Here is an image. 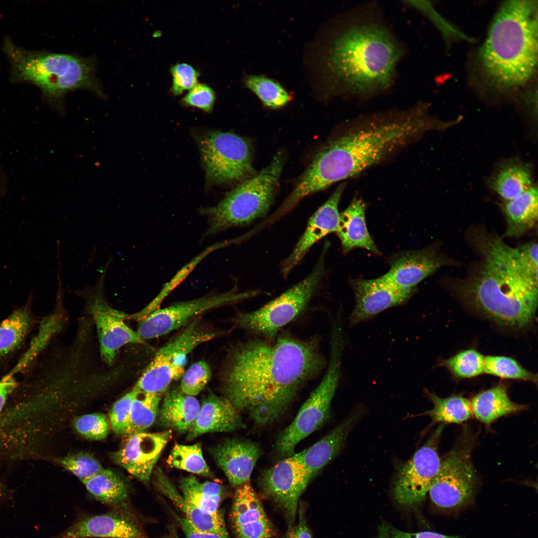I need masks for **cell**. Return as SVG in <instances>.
Segmentation results:
<instances>
[{
  "instance_id": "1",
  "label": "cell",
  "mask_w": 538,
  "mask_h": 538,
  "mask_svg": "<svg viewBox=\"0 0 538 538\" xmlns=\"http://www.w3.org/2000/svg\"><path fill=\"white\" fill-rule=\"evenodd\" d=\"M319 339L284 334L270 340L254 339L232 347L220 379L223 396L257 424L280 417L300 389L323 368Z\"/></svg>"
},
{
  "instance_id": "2",
  "label": "cell",
  "mask_w": 538,
  "mask_h": 538,
  "mask_svg": "<svg viewBox=\"0 0 538 538\" xmlns=\"http://www.w3.org/2000/svg\"><path fill=\"white\" fill-rule=\"evenodd\" d=\"M375 8L348 13L326 38L320 63L332 95L366 99L394 82L404 49Z\"/></svg>"
},
{
  "instance_id": "3",
  "label": "cell",
  "mask_w": 538,
  "mask_h": 538,
  "mask_svg": "<svg viewBox=\"0 0 538 538\" xmlns=\"http://www.w3.org/2000/svg\"><path fill=\"white\" fill-rule=\"evenodd\" d=\"M448 127L430 116L423 104L360 120L319 150L295 191L305 197L323 190L383 161L425 133Z\"/></svg>"
},
{
  "instance_id": "4",
  "label": "cell",
  "mask_w": 538,
  "mask_h": 538,
  "mask_svg": "<svg viewBox=\"0 0 538 538\" xmlns=\"http://www.w3.org/2000/svg\"><path fill=\"white\" fill-rule=\"evenodd\" d=\"M471 237L482 263L465 285L466 297L501 325L526 327L536 312L538 281L525 269L517 248L482 230H473Z\"/></svg>"
},
{
  "instance_id": "5",
  "label": "cell",
  "mask_w": 538,
  "mask_h": 538,
  "mask_svg": "<svg viewBox=\"0 0 538 538\" xmlns=\"http://www.w3.org/2000/svg\"><path fill=\"white\" fill-rule=\"evenodd\" d=\"M538 2L509 0L493 20L480 52L481 66L497 88L524 85L533 76L538 61Z\"/></svg>"
},
{
  "instance_id": "6",
  "label": "cell",
  "mask_w": 538,
  "mask_h": 538,
  "mask_svg": "<svg viewBox=\"0 0 538 538\" xmlns=\"http://www.w3.org/2000/svg\"><path fill=\"white\" fill-rule=\"evenodd\" d=\"M4 51L17 80L34 84L47 99L61 105L65 95L87 89L103 96L93 60L76 55L27 50L7 38Z\"/></svg>"
},
{
  "instance_id": "7",
  "label": "cell",
  "mask_w": 538,
  "mask_h": 538,
  "mask_svg": "<svg viewBox=\"0 0 538 538\" xmlns=\"http://www.w3.org/2000/svg\"><path fill=\"white\" fill-rule=\"evenodd\" d=\"M283 165V155H276L270 163L229 192L218 204L200 212L206 216V235L243 226L263 217L269 209Z\"/></svg>"
},
{
  "instance_id": "8",
  "label": "cell",
  "mask_w": 538,
  "mask_h": 538,
  "mask_svg": "<svg viewBox=\"0 0 538 538\" xmlns=\"http://www.w3.org/2000/svg\"><path fill=\"white\" fill-rule=\"evenodd\" d=\"M344 335L335 330L330 338V358L322 380L300 408L292 422L278 436L276 448L283 457L294 454L302 440L319 428L330 416L332 401L340 376Z\"/></svg>"
},
{
  "instance_id": "9",
  "label": "cell",
  "mask_w": 538,
  "mask_h": 538,
  "mask_svg": "<svg viewBox=\"0 0 538 538\" xmlns=\"http://www.w3.org/2000/svg\"><path fill=\"white\" fill-rule=\"evenodd\" d=\"M321 255L313 270L303 280L259 309L238 315L236 326L273 340L279 331L306 308L324 273Z\"/></svg>"
},
{
  "instance_id": "10",
  "label": "cell",
  "mask_w": 538,
  "mask_h": 538,
  "mask_svg": "<svg viewBox=\"0 0 538 538\" xmlns=\"http://www.w3.org/2000/svg\"><path fill=\"white\" fill-rule=\"evenodd\" d=\"M198 319L192 321L174 339L159 349L144 369L134 388L142 393L161 395L171 382L181 378L188 355L199 345L220 334L200 327Z\"/></svg>"
},
{
  "instance_id": "11",
  "label": "cell",
  "mask_w": 538,
  "mask_h": 538,
  "mask_svg": "<svg viewBox=\"0 0 538 538\" xmlns=\"http://www.w3.org/2000/svg\"><path fill=\"white\" fill-rule=\"evenodd\" d=\"M474 438L466 430L441 459L428 493L436 506L443 508L460 506L473 495L477 480L471 457Z\"/></svg>"
},
{
  "instance_id": "12",
  "label": "cell",
  "mask_w": 538,
  "mask_h": 538,
  "mask_svg": "<svg viewBox=\"0 0 538 538\" xmlns=\"http://www.w3.org/2000/svg\"><path fill=\"white\" fill-rule=\"evenodd\" d=\"M199 145L210 182L231 183L252 176L251 147L242 137L231 133L213 132L203 136Z\"/></svg>"
},
{
  "instance_id": "13",
  "label": "cell",
  "mask_w": 538,
  "mask_h": 538,
  "mask_svg": "<svg viewBox=\"0 0 538 538\" xmlns=\"http://www.w3.org/2000/svg\"><path fill=\"white\" fill-rule=\"evenodd\" d=\"M259 294L257 291L239 292L235 287L220 293L180 301L158 308L141 319L137 332L144 341L165 335L212 309L235 303Z\"/></svg>"
},
{
  "instance_id": "14",
  "label": "cell",
  "mask_w": 538,
  "mask_h": 538,
  "mask_svg": "<svg viewBox=\"0 0 538 538\" xmlns=\"http://www.w3.org/2000/svg\"><path fill=\"white\" fill-rule=\"evenodd\" d=\"M443 426V424L440 425L426 443L399 470L395 484L394 496L400 504L409 506L417 504L428 494L440 464L437 445Z\"/></svg>"
},
{
  "instance_id": "15",
  "label": "cell",
  "mask_w": 538,
  "mask_h": 538,
  "mask_svg": "<svg viewBox=\"0 0 538 538\" xmlns=\"http://www.w3.org/2000/svg\"><path fill=\"white\" fill-rule=\"evenodd\" d=\"M311 480L302 461V451L279 461L264 471L260 485L265 496L284 511L289 526L293 524L300 496Z\"/></svg>"
},
{
  "instance_id": "16",
  "label": "cell",
  "mask_w": 538,
  "mask_h": 538,
  "mask_svg": "<svg viewBox=\"0 0 538 538\" xmlns=\"http://www.w3.org/2000/svg\"><path fill=\"white\" fill-rule=\"evenodd\" d=\"M55 538H148L127 503L106 513L79 518Z\"/></svg>"
},
{
  "instance_id": "17",
  "label": "cell",
  "mask_w": 538,
  "mask_h": 538,
  "mask_svg": "<svg viewBox=\"0 0 538 538\" xmlns=\"http://www.w3.org/2000/svg\"><path fill=\"white\" fill-rule=\"evenodd\" d=\"M355 304L349 320L351 326L366 321L391 307L405 303L415 290L400 288L383 275L375 279H352Z\"/></svg>"
},
{
  "instance_id": "18",
  "label": "cell",
  "mask_w": 538,
  "mask_h": 538,
  "mask_svg": "<svg viewBox=\"0 0 538 538\" xmlns=\"http://www.w3.org/2000/svg\"><path fill=\"white\" fill-rule=\"evenodd\" d=\"M172 438V430L148 433L141 432L128 435L123 445L112 454L117 464L131 474L148 482L164 448Z\"/></svg>"
},
{
  "instance_id": "19",
  "label": "cell",
  "mask_w": 538,
  "mask_h": 538,
  "mask_svg": "<svg viewBox=\"0 0 538 538\" xmlns=\"http://www.w3.org/2000/svg\"><path fill=\"white\" fill-rule=\"evenodd\" d=\"M389 263L390 269L383 276L400 288L415 290L421 281L450 262L433 246L398 253Z\"/></svg>"
},
{
  "instance_id": "20",
  "label": "cell",
  "mask_w": 538,
  "mask_h": 538,
  "mask_svg": "<svg viewBox=\"0 0 538 538\" xmlns=\"http://www.w3.org/2000/svg\"><path fill=\"white\" fill-rule=\"evenodd\" d=\"M230 518L238 538H272L273 527L250 480L237 486Z\"/></svg>"
},
{
  "instance_id": "21",
  "label": "cell",
  "mask_w": 538,
  "mask_h": 538,
  "mask_svg": "<svg viewBox=\"0 0 538 538\" xmlns=\"http://www.w3.org/2000/svg\"><path fill=\"white\" fill-rule=\"evenodd\" d=\"M90 311L95 321L102 358L111 365L120 349L129 344H145V341L124 321L123 314L103 300H95Z\"/></svg>"
},
{
  "instance_id": "22",
  "label": "cell",
  "mask_w": 538,
  "mask_h": 538,
  "mask_svg": "<svg viewBox=\"0 0 538 538\" xmlns=\"http://www.w3.org/2000/svg\"><path fill=\"white\" fill-rule=\"evenodd\" d=\"M346 184H340L309 220L306 228L290 255L283 262L281 271L286 276L319 240L336 232L340 213L338 205Z\"/></svg>"
},
{
  "instance_id": "23",
  "label": "cell",
  "mask_w": 538,
  "mask_h": 538,
  "mask_svg": "<svg viewBox=\"0 0 538 538\" xmlns=\"http://www.w3.org/2000/svg\"><path fill=\"white\" fill-rule=\"evenodd\" d=\"M217 465L224 472L230 483L238 486L250 480L253 469L261 450L251 441L228 439L210 449Z\"/></svg>"
},
{
  "instance_id": "24",
  "label": "cell",
  "mask_w": 538,
  "mask_h": 538,
  "mask_svg": "<svg viewBox=\"0 0 538 538\" xmlns=\"http://www.w3.org/2000/svg\"><path fill=\"white\" fill-rule=\"evenodd\" d=\"M240 411L224 396L212 392L204 399L186 436L191 440L208 432H228L244 428Z\"/></svg>"
},
{
  "instance_id": "25",
  "label": "cell",
  "mask_w": 538,
  "mask_h": 538,
  "mask_svg": "<svg viewBox=\"0 0 538 538\" xmlns=\"http://www.w3.org/2000/svg\"><path fill=\"white\" fill-rule=\"evenodd\" d=\"M362 412L360 409L353 410L327 434L302 451V461L311 481L340 451Z\"/></svg>"
},
{
  "instance_id": "26",
  "label": "cell",
  "mask_w": 538,
  "mask_h": 538,
  "mask_svg": "<svg viewBox=\"0 0 538 538\" xmlns=\"http://www.w3.org/2000/svg\"><path fill=\"white\" fill-rule=\"evenodd\" d=\"M366 209V204L364 200L355 198L346 209L340 213L336 233L344 252L361 248L375 254H380L367 228Z\"/></svg>"
},
{
  "instance_id": "27",
  "label": "cell",
  "mask_w": 538,
  "mask_h": 538,
  "mask_svg": "<svg viewBox=\"0 0 538 538\" xmlns=\"http://www.w3.org/2000/svg\"><path fill=\"white\" fill-rule=\"evenodd\" d=\"M154 484L162 494L170 500L182 512L193 526L204 532L218 534L223 538H229L223 515L204 512L187 502L175 488L164 472L158 468L155 474Z\"/></svg>"
},
{
  "instance_id": "28",
  "label": "cell",
  "mask_w": 538,
  "mask_h": 538,
  "mask_svg": "<svg viewBox=\"0 0 538 538\" xmlns=\"http://www.w3.org/2000/svg\"><path fill=\"white\" fill-rule=\"evenodd\" d=\"M32 299L31 292L24 304L0 322V365L17 352L32 329L34 323Z\"/></svg>"
},
{
  "instance_id": "29",
  "label": "cell",
  "mask_w": 538,
  "mask_h": 538,
  "mask_svg": "<svg viewBox=\"0 0 538 538\" xmlns=\"http://www.w3.org/2000/svg\"><path fill=\"white\" fill-rule=\"evenodd\" d=\"M200 405L193 396L173 389L166 393L159 409L158 422L164 428L183 433L195 420Z\"/></svg>"
},
{
  "instance_id": "30",
  "label": "cell",
  "mask_w": 538,
  "mask_h": 538,
  "mask_svg": "<svg viewBox=\"0 0 538 538\" xmlns=\"http://www.w3.org/2000/svg\"><path fill=\"white\" fill-rule=\"evenodd\" d=\"M507 228L504 237L518 238L533 228L538 220V189L532 185L502 206Z\"/></svg>"
},
{
  "instance_id": "31",
  "label": "cell",
  "mask_w": 538,
  "mask_h": 538,
  "mask_svg": "<svg viewBox=\"0 0 538 538\" xmlns=\"http://www.w3.org/2000/svg\"><path fill=\"white\" fill-rule=\"evenodd\" d=\"M489 184L504 201L511 200L533 185L531 167L518 160H509L498 168Z\"/></svg>"
},
{
  "instance_id": "32",
  "label": "cell",
  "mask_w": 538,
  "mask_h": 538,
  "mask_svg": "<svg viewBox=\"0 0 538 538\" xmlns=\"http://www.w3.org/2000/svg\"><path fill=\"white\" fill-rule=\"evenodd\" d=\"M470 405L475 417L488 426L503 416L526 408V406L511 400L502 385L479 393L472 399Z\"/></svg>"
},
{
  "instance_id": "33",
  "label": "cell",
  "mask_w": 538,
  "mask_h": 538,
  "mask_svg": "<svg viewBox=\"0 0 538 538\" xmlns=\"http://www.w3.org/2000/svg\"><path fill=\"white\" fill-rule=\"evenodd\" d=\"M179 486L183 497L189 503L206 513L219 511L223 495V488L219 484L211 481L201 483L190 475L182 478Z\"/></svg>"
},
{
  "instance_id": "34",
  "label": "cell",
  "mask_w": 538,
  "mask_h": 538,
  "mask_svg": "<svg viewBox=\"0 0 538 538\" xmlns=\"http://www.w3.org/2000/svg\"><path fill=\"white\" fill-rule=\"evenodd\" d=\"M82 482L97 500L112 507L126 503L128 498L127 485L111 470L104 469Z\"/></svg>"
},
{
  "instance_id": "35",
  "label": "cell",
  "mask_w": 538,
  "mask_h": 538,
  "mask_svg": "<svg viewBox=\"0 0 538 538\" xmlns=\"http://www.w3.org/2000/svg\"><path fill=\"white\" fill-rule=\"evenodd\" d=\"M433 408L423 413L429 416L433 423H460L472 418L473 413L468 400L460 396L441 398L426 391Z\"/></svg>"
},
{
  "instance_id": "36",
  "label": "cell",
  "mask_w": 538,
  "mask_h": 538,
  "mask_svg": "<svg viewBox=\"0 0 538 538\" xmlns=\"http://www.w3.org/2000/svg\"><path fill=\"white\" fill-rule=\"evenodd\" d=\"M160 401L159 395L138 391L131 405L129 424L125 434L143 432L150 427L158 414Z\"/></svg>"
},
{
  "instance_id": "37",
  "label": "cell",
  "mask_w": 538,
  "mask_h": 538,
  "mask_svg": "<svg viewBox=\"0 0 538 538\" xmlns=\"http://www.w3.org/2000/svg\"><path fill=\"white\" fill-rule=\"evenodd\" d=\"M244 82L265 106L270 109L282 108L292 99L290 93L280 83L264 75H247Z\"/></svg>"
},
{
  "instance_id": "38",
  "label": "cell",
  "mask_w": 538,
  "mask_h": 538,
  "mask_svg": "<svg viewBox=\"0 0 538 538\" xmlns=\"http://www.w3.org/2000/svg\"><path fill=\"white\" fill-rule=\"evenodd\" d=\"M166 462L171 467L207 477H213L203 456L200 443L192 445L175 444Z\"/></svg>"
},
{
  "instance_id": "39",
  "label": "cell",
  "mask_w": 538,
  "mask_h": 538,
  "mask_svg": "<svg viewBox=\"0 0 538 538\" xmlns=\"http://www.w3.org/2000/svg\"><path fill=\"white\" fill-rule=\"evenodd\" d=\"M484 372L502 378L536 382L537 376L522 367L516 360L505 356H489L485 358Z\"/></svg>"
},
{
  "instance_id": "40",
  "label": "cell",
  "mask_w": 538,
  "mask_h": 538,
  "mask_svg": "<svg viewBox=\"0 0 538 538\" xmlns=\"http://www.w3.org/2000/svg\"><path fill=\"white\" fill-rule=\"evenodd\" d=\"M443 364L455 376L469 378L484 372L485 357L476 350L469 349L445 360Z\"/></svg>"
},
{
  "instance_id": "41",
  "label": "cell",
  "mask_w": 538,
  "mask_h": 538,
  "mask_svg": "<svg viewBox=\"0 0 538 538\" xmlns=\"http://www.w3.org/2000/svg\"><path fill=\"white\" fill-rule=\"evenodd\" d=\"M59 462L65 469L72 472L81 482L104 470L95 457L85 452L67 455L60 459Z\"/></svg>"
},
{
  "instance_id": "42",
  "label": "cell",
  "mask_w": 538,
  "mask_h": 538,
  "mask_svg": "<svg viewBox=\"0 0 538 538\" xmlns=\"http://www.w3.org/2000/svg\"><path fill=\"white\" fill-rule=\"evenodd\" d=\"M211 376V368L205 361L195 362L181 377L180 390L186 395L194 397L205 387Z\"/></svg>"
},
{
  "instance_id": "43",
  "label": "cell",
  "mask_w": 538,
  "mask_h": 538,
  "mask_svg": "<svg viewBox=\"0 0 538 538\" xmlns=\"http://www.w3.org/2000/svg\"><path fill=\"white\" fill-rule=\"evenodd\" d=\"M73 425L76 430L84 437L95 440L105 439L109 430L106 416L94 413L79 416L75 418Z\"/></svg>"
},
{
  "instance_id": "44",
  "label": "cell",
  "mask_w": 538,
  "mask_h": 538,
  "mask_svg": "<svg viewBox=\"0 0 538 538\" xmlns=\"http://www.w3.org/2000/svg\"><path fill=\"white\" fill-rule=\"evenodd\" d=\"M138 392L135 388L117 400L109 412V418L114 431L118 434H125L128 428L131 405Z\"/></svg>"
},
{
  "instance_id": "45",
  "label": "cell",
  "mask_w": 538,
  "mask_h": 538,
  "mask_svg": "<svg viewBox=\"0 0 538 538\" xmlns=\"http://www.w3.org/2000/svg\"><path fill=\"white\" fill-rule=\"evenodd\" d=\"M172 84L171 92L174 95L189 90L198 83V72L186 63H178L170 68Z\"/></svg>"
},
{
  "instance_id": "46",
  "label": "cell",
  "mask_w": 538,
  "mask_h": 538,
  "mask_svg": "<svg viewBox=\"0 0 538 538\" xmlns=\"http://www.w3.org/2000/svg\"><path fill=\"white\" fill-rule=\"evenodd\" d=\"M215 99V93L212 88L204 83H197L189 90L182 102L187 106L209 112L212 111Z\"/></svg>"
},
{
  "instance_id": "47",
  "label": "cell",
  "mask_w": 538,
  "mask_h": 538,
  "mask_svg": "<svg viewBox=\"0 0 538 538\" xmlns=\"http://www.w3.org/2000/svg\"><path fill=\"white\" fill-rule=\"evenodd\" d=\"M520 261L526 271L538 281V244L531 242L517 248Z\"/></svg>"
},
{
  "instance_id": "48",
  "label": "cell",
  "mask_w": 538,
  "mask_h": 538,
  "mask_svg": "<svg viewBox=\"0 0 538 538\" xmlns=\"http://www.w3.org/2000/svg\"><path fill=\"white\" fill-rule=\"evenodd\" d=\"M379 538H459L439 533L423 531L408 533L401 531L389 524H383L379 528Z\"/></svg>"
},
{
  "instance_id": "49",
  "label": "cell",
  "mask_w": 538,
  "mask_h": 538,
  "mask_svg": "<svg viewBox=\"0 0 538 538\" xmlns=\"http://www.w3.org/2000/svg\"><path fill=\"white\" fill-rule=\"evenodd\" d=\"M175 519L179 524L186 538H223L220 535L204 532L197 529L186 518H182L169 509Z\"/></svg>"
},
{
  "instance_id": "50",
  "label": "cell",
  "mask_w": 538,
  "mask_h": 538,
  "mask_svg": "<svg viewBox=\"0 0 538 538\" xmlns=\"http://www.w3.org/2000/svg\"><path fill=\"white\" fill-rule=\"evenodd\" d=\"M285 538H312L302 508L300 509L298 523L290 530Z\"/></svg>"
},
{
  "instance_id": "51",
  "label": "cell",
  "mask_w": 538,
  "mask_h": 538,
  "mask_svg": "<svg viewBox=\"0 0 538 538\" xmlns=\"http://www.w3.org/2000/svg\"><path fill=\"white\" fill-rule=\"evenodd\" d=\"M15 385L10 380L0 381V411L2 409L8 397L12 393Z\"/></svg>"
},
{
  "instance_id": "52",
  "label": "cell",
  "mask_w": 538,
  "mask_h": 538,
  "mask_svg": "<svg viewBox=\"0 0 538 538\" xmlns=\"http://www.w3.org/2000/svg\"><path fill=\"white\" fill-rule=\"evenodd\" d=\"M161 538H179L175 529L171 527L169 532Z\"/></svg>"
}]
</instances>
